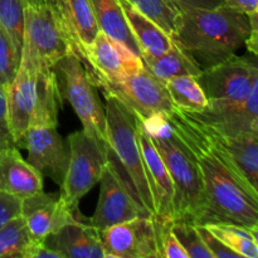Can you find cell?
<instances>
[{
    "label": "cell",
    "instance_id": "6da1fadb",
    "mask_svg": "<svg viewBox=\"0 0 258 258\" xmlns=\"http://www.w3.org/2000/svg\"><path fill=\"white\" fill-rule=\"evenodd\" d=\"M174 134L190 150L201 169L204 184V213L199 224L229 223L258 227V199L253 198L229 173L204 140L191 118L174 108L166 113Z\"/></svg>",
    "mask_w": 258,
    "mask_h": 258
},
{
    "label": "cell",
    "instance_id": "7a4b0ae2",
    "mask_svg": "<svg viewBox=\"0 0 258 258\" xmlns=\"http://www.w3.org/2000/svg\"><path fill=\"white\" fill-rule=\"evenodd\" d=\"M179 9L176 32L171 39L202 71L236 54L249 35L248 15L227 5L214 9Z\"/></svg>",
    "mask_w": 258,
    "mask_h": 258
},
{
    "label": "cell",
    "instance_id": "3957f363",
    "mask_svg": "<svg viewBox=\"0 0 258 258\" xmlns=\"http://www.w3.org/2000/svg\"><path fill=\"white\" fill-rule=\"evenodd\" d=\"M107 161L116 169L134 201L149 216H155L138 134V118L112 96H105Z\"/></svg>",
    "mask_w": 258,
    "mask_h": 258
},
{
    "label": "cell",
    "instance_id": "277c9868",
    "mask_svg": "<svg viewBox=\"0 0 258 258\" xmlns=\"http://www.w3.org/2000/svg\"><path fill=\"white\" fill-rule=\"evenodd\" d=\"M163 158L174 186L173 221L199 224L204 213V184L196 158L174 134L170 122L150 136Z\"/></svg>",
    "mask_w": 258,
    "mask_h": 258
},
{
    "label": "cell",
    "instance_id": "5b68a950",
    "mask_svg": "<svg viewBox=\"0 0 258 258\" xmlns=\"http://www.w3.org/2000/svg\"><path fill=\"white\" fill-rule=\"evenodd\" d=\"M60 98H64L82 122L86 134L107 148L105 106L90 72L76 53L60 58L52 68Z\"/></svg>",
    "mask_w": 258,
    "mask_h": 258
},
{
    "label": "cell",
    "instance_id": "8992f818",
    "mask_svg": "<svg viewBox=\"0 0 258 258\" xmlns=\"http://www.w3.org/2000/svg\"><path fill=\"white\" fill-rule=\"evenodd\" d=\"M73 52L72 43L49 5L24 8V32L20 67L32 72L52 70L55 63Z\"/></svg>",
    "mask_w": 258,
    "mask_h": 258
},
{
    "label": "cell",
    "instance_id": "52a82bcc",
    "mask_svg": "<svg viewBox=\"0 0 258 258\" xmlns=\"http://www.w3.org/2000/svg\"><path fill=\"white\" fill-rule=\"evenodd\" d=\"M70 159L59 197L71 213H78L81 199L101 180L107 165V148L83 130L67 138Z\"/></svg>",
    "mask_w": 258,
    "mask_h": 258
},
{
    "label": "cell",
    "instance_id": "ba28073f",
    "mask_svg": "<svg viewBox=\"0 0 258 258\" xmlns=\"http://www.w3.org/2000/svg\"><path fill=\"white\" fill-rule=\"evenodd\" d=\"M92 80L103 95L112 96L120 101L140 121H145L155 113H168L175 108L165 83L151 75L145 67L118 81L96 77H92Z\"/></svg>",
    "mask_w": 258,
    "mask_h": 258
},
{
    "label": "cell",
    "instance_id": "9c48e42d",
    "mask_svg": "<svg viewBox=\"0 0 258 258\" xmlns=\"http://www.w3.org/2000/svg\"><path fill=\"white\" fill-rule=\"evenodd\" d=\"M194 125L198 127L204 140L216 153L219 160L238 180V183L258 199V135L242 134L237 136H226L212 130L203 122L185 112Z\"/></svg>",
    "mask_w": 258,
    "mask_h": 258
},
{
    "label": "cell",
    "instance_id": "30bf717a",
    "mask_svg": "<svg viewBox=\"0 0 258 258\" xmlns=\"http://www.w3.org/2000/svg\"><path fill=\"white\" fill-rule=\"evenodd\" d=\"M256 55L236 57L202 71L197 77L208 102L241 103L248 97L252 88L258 86Z\"/></svg>",
    "mask_w": 258,
    "mask_h": 258
},
{
    "label": "cell",
    "instance_id": "8fae6325",
    "mask_svg": "<svg viewBox=\"0 0 258 258\" xmlns=\"http://www.w3.org/2000/svg\"><path fill=\"white\" fill-rule=\"evenodd\" d=\"M98 233L103 258H160L153 216L113 224Z\"/></svg>",
    "mask_w": 258,
    "mask_h": 258
},
{
    "label": "cell",
    "instance_id": "7c38bea8",
    "mask_svg": "<svg viewBox=\"0 0 258 258\" xmlns=\"http://www.w3.org/2000/svg\"><path fill=\"white\" fill-rule=\"evenodd\" d=\"M20 148L27 149L28 163L43 176L62 185L67 171L70 150L53 125H30L25 131Z\"/></svg>",
    "mask_w": 258,
    "mask_h": 258
},
{
    "label": "cell",
    "instance_id": "4fadbf2b",
    "mask_svg": "<svg viewBox=\"0 0 258 258\" xmlns=\"http://www.w3.org/2000/svg\"><path fill=\"white\" fill-rule=\"evenodd\" d=\"M98 183L101 184L98 203L93 216L87 219V223L93 228L102 231L138 217H150L136 204L116 169L108 161Z\"/></svg>",
    "mask_w": 258,
    "mask_h": 258
},
{
    "label": "cell",
    "instance_id": "5bb4252c",
    "mask_svg": "<svg viewBox=\"0 0 258 258\" xmlns=\"http://www.w3.org/2000/svg\"><path fill=\"white\" fill-rule=\"evenodd\" d=\"M83 64L92 77L106 81H118L144 68L140 55L101 30L86 50Z\"/></svg>",
    "mask_w": 258,
    "mask_h": 258
},
{
    "label": "cell",
    "instance_id": "9a60e30c",
    "mask_svg": "<svg viewBox=\"0 0 258 258\" xmlns=\"http://www.w3.org/2000/svg\"><path fill=\"white\" fill-rule=\"evenodd\" d=\"M20 216L32 241H44L66 224L85 218L80 212L71 213L60 201L59 193L44 191L23 198Z\"/></svg>",
    "mask_w": 258,
    "mask_h": 258
},
{
    "label": "cell",
    "instance_id": "2e32d148",
    "mask_svg": "<svg viewBox=\"0 0 258 258\" xmlns=\"http://www.w3.org/2000/svg\"><path fill=\"white\" fill-rule=\"evenodd\" d=\"M212 130L226 136L258 135V86L241 103L208 102L202 112H189Z\"/></svg>",
    "mask_w": 258,
    "mask_h": 258
},
{
    "label": "cell",
    "instance_id": "e0dca14e",
    "mask_svg": "<svg viewBox=\"0 0 258 258\" xmlns=\"http://www.w3.org/2000/svg\"><path fill=\"white\" fill-rule=\"evenodd\" d=\"M5 93L10 133L17 148L20 149L23 136L29 127L37 108V72H32L19 66L14 80L5 88Z\"/></svg>",
    "mask_w": 258,
    "mask_h": 258
},
{
    "label": "cell",
    "instance_id": "ac0fdd59",
    "mask_svg": "<svg viewBox=\"0 0 258 258\" xmlns=\"http://www.w3.org/2000/svg\"><path fill=\"white\" fill-rule=\"evenodd\" d=\"M138 134L140 141L141 154H143L145 174L153 196L155 216L164 219H171L174 217V186L170 174L164 163L163 158L156 150L150 136L141 128L138 120Z\"/></svg>",
    "mask_w": 258,
    "mask_h": 258
},
{
    "label": "cell",
    "instance_id": "d6986e66",
    "mask_svg": "<svg viewBox=\"0 0 258 258\" xmlns=\"http://www.w3.org/2000/svg\"><path fill=\"white\" fill-rule=\"evenodd\" d=\"M49 248L62 258H103L100 233L87 223V218L68 223L44 239Z\"/></svg>",
    "mask_w": 258,
    "mask_h": 258
},
{
    "label": "cell",
    "instance_id": "ffe728a7",
    "mask_svg": "<svg viewBox=\"0 0 258 258\" xmlns=\"http://www.w3.org/2000/svg\"><path fill=\"white\" fill-rule=\"evenodd\" d=\"M0 191L20 199L43 191V175L15 146L0 150Z\"/></svg>",
    "mask_w": 258,
    "mask_h": 258
},
{
    "label": "cell",
    "instance_id": "44dd1931",
    "mask_svg": "<svg viewBox=\"0 0 258 258\" xmlns=\"http://www.w3.org/2000/svg\"><path fill=\"white\" fill-rule=\"evenodd\" d=\"M118 3L140 50V57H158L173 45L170 35L143 13L139 12L127 0H118Z\"/></svg>",
    "mask_w": 258,
    "mask_h": 258
},
{
    "label": "cell",
    "instance_id": "7402d4cb",
    "mask_svg": "<svg viewBox=\"0 0 258 258\" xmlns=\"http://www.w3.org/2000/svg\"><path fill=\"white\" fill-rule=\"evenodd\" d=\"M67 25L73 49L83 63L86 50L100 30L90 0H67Z\"/></svg>",
    "mask_w": 258,
    "mask_h": 258
},
{
    "label": "cell",
    "instance_id": "603a6c76",
    "mask_svg": "<svg viewBox=\"0 0 258 258\" xmlns=\"http://www.w3.org/2000/svg\"><path fill=\"white\" fill-rule=\"evenodd\" d=\"M90 3L101 32L140 55V50L126 23L118 0H90Z\"/></svg>",
    "mask_w": 258,
    "mask_h": 258
},
{
    "label": "cell",
    "instance_id": "cb8c5ba5",
    "mask_svg": "<svg viewBox=\"0 0 258 258\" xmlns=\"http://www.w3.org/2000/svg\"><path fill=\"white\" fill-rule=\"evenodd\" d=\"M141 59H143L144 67L164 83L178 76L190 75L198 77L202 72L193 58L174 42L173 45L163 54L158 57L146 55V57H141Z\"/></svg>",
    "mask_w": 258,
    "mask_h": 258
},
{
    "label": "cell",
    "instance_id": "d4e9b609",
    "mask_svg": "<svg viewBox=\"0 0 258 258\" xmlns=\"http://www.w3.org/2000/svg\"><path fill=\"white\" fill-rule=\"evenodd\" d=\"M165 86L173 105L184 112H202L208 106V98L196 76L173 77Z\"/></svg>",
    "mask_w": 258,
    "mask_h": 258
},
{
    "label": "cell",
    "instance_id": "484cf974",
    "mask_svg": "<svg viewBox=\"0 0 258 258\" xmlns=\"http://www.w3.org/2000/svg\"><path fill=\"white\" fill-rule=\"evenodd\" d=\"M204 226L232 251L238 253L241 258L258 257V227L247 228L238 224L229 223H208Z\"/></svg>",
    "mask_w": 258,
    "mask_h": 258
},
{
    "label": "cell",
    "instance_id": "4316f807",
    "mask_svg": "<svg viewBox=\"0 0 258 258\" xmlns=\"http://www.w3.org/2000/svg\"><path fill=\"white\" fill-rule=\"evenodd\" d=\"M127 2L145 17L158 24L170 37L175 34L180 9L173 0H127Z\"/></svg>",
    "mask_w": 258,
    "mask_h": 258
},
{
    "label": "cell",
    "instance_id": "83f0119b",
    "mask_svg": "<svg viewBox=\"0 0 258 258\" xmlns=\"http://www.w3.org/2000/svg\"><path fill=\"white\" fill-rule=\"evenodd\" d=\"M32 241L22 216H18L0 228V258H23Z\"/></svg>",
    "mask_w": 258,
    "mask_h": 258
},
{
    "label": "cell",
    "instance_id": "f1b7e54d",
    "mask_svg": "<svg viewBox=\"0 0 258 258\" xmlns=\"http://www.w3.org/2000/svg\"><path fill=\"white\" fill-rule=\"evenodd\" d=\"M24 8L23 0H0V27L10 38L19 57L24 32Z\"/></svg>",
    "mask_w": 258,
    "mask_h": 258
},
{
    "label": "cell",
    "instance_id": "f546056e",
    "mask_svg": "<svg viewBox=\"0 0 258 258\" xmlns=\"http://www.w3.org/2000/svg\"><path fill=\"white\" fill-rule=\"evenodd\" d=\"M173 232L188 258H213L202 239L197 224L186 221H173Z\"/></svg>",
    "mask_w": 258,
    "mask_h": 258
},
{
    "label": "cell",
    "instance_id": "4dcf8cb0",
    "mask_svg": "<svg viewBox=\"0 0 258 258\" xmlns=\"http://www.w3.org/2000/svg\"><path fill=\"white\" fill-rule=\"evenodd\" d=\"M153 222L160 258H188V254L174 234L173 221L153 216Z\"/></svg>",
    "mask_w": 258,
    "mask_h": 258
},
{
    "label": "cell",
    "instance_id": "1f68e13d",
    "mask_svg": "<svg viewBox=\"0 0 258 258\" xmlns=\"http://www.w3.org/2000/svg\"><path fill=\"white\" fill-rule=\"evenodd\" d=\"M20 57L12 40L0 27V86L7 88L14 80L19 68Z\"/></svg>",
    "mask_w": 258,
    "mask_h": 258
},
{
    "label": "cell",
    "instance_id": "d6a6232c",
    "mask_svg": "<svg viewBox=\"0 0 258 258\" xmlns=\"http://www.w3.org/2000/svg\"><path fill=\"white\" fill-rule=\"evenodd\" d=\"M198 227V231L201 233L202 239L206 243L207 248L209 249V252L212 253L213 258H241L238 253H236L234 251H232L228 246L223 243L221 239L217 238L213 233L207 229L206 226H201V224H197Z\"/></svg>",
    "mask_w": 258,
    "mask_h": 258
},
{
    "label": "cell",
    "instance_id": "836d02e7",
    "mask_svg": "<svg viewBox=\"0 0 258 258\" xmlns=\"http://www.w3.org/2000/svg\"><path fill=\"white\" fill-rule=\"evenodd\" d=\"M15 146L14 139L10 133L9 120H8V107H7V93L5 88L0 86V150Z\"/></svg>",
    "mask_w": 258,
    "mask_h": 258
},
{
    "label": "cell",
    "instance_id": "e575fe53",
    "mask_svg": "<svg viewBox=\"0 0 258 258\" xmlns=\"http://www.w3.org/2000/svg\"><path fill=\"white\" fill-rule=\"evenodd\" d=\"M22 199L0 191V228L15 217L20 216Z\"/></svg>",
    "mask_w": 258,
    "mask_h": 258
},
{
    "label": "cell",
    "instance_id": "d590c367",
    "mask_svg": "<svg viewBox=\"0 0 258 258\" xmlns=\"http://www.w3.org/2000/svg\"><path fill=\"white\" fill-rule=\"evenodd\" d=\"M23 258H62V256L49 248L44 241H30Z\"/></svg>",
    "mask_w": 258,
    "mask_h": 258
},
{
    "label": "cell",
    "instance_id": "8d00e7d4",
    "mask_svg": "<svg viewBox=\"0 0 258 258\" xmlns=\"http://www.w3.org/2000/svg\"><path fill=\"white\" fill-rule=\"evenodd\" d=\"M249 20V35L246 39L244 44L247 45V49L252 55L257 57V47H258V12H253L248 14Z\"/></svg>",
    "mask_w": 258,
    "mask_h": 258
},
{
    "label": "cell",
    "instance_id": "74e56055",
    "mask_svg": "<svg viewBox=\"0 0 258 258\" xmlns=\"http://www.w3.org/2000/svg\"><path fill=\"white\" fill-rule=\"evenodd\" d=\"M178 8H198V9H214L224 5L223 0H173Z\"/></svg>",
    "mask_w": 258,
    "mask_h": 258
},
{
    "label": "cell",
    "instance_id": "f35d334b",
    "mask_svg": "<svg viewBox=\"0 0 258 258\" xmlns=\"http://www.w3.org/2000/svg\"><path fill=\"white\" fill-rule=\"evenodd\" d=\"M224 5L236 9L244 14H251L253 12H258V0H223Z\"/></svg>",
    "mask_w": 258,
    "mask_h": 258
},
{
    "label": "cell",
    "instance_id": "ab89813d",
    "mask_svg": "<svg viewBox=\"0 0 258 258\" xmlns=\"http://www.w3.org/2000/svg\"><path fill=\"white\" fill-rule=\"evenodd\" d=\"M53 8H54V13H55V17H57L58 22L60 23V25H62L66 35H67L68 39H70V42H71L70 32H68V25H67V0H53Z\"/></svg>",
    "mask_w": 258,
    "mask_h": 258
},
{
    "label": "cell",
    "instance_id": "60d3db41",
    "mask_svg": "<svg viewBox=\"0 0 258 258\" xmlns=\"http://www.w3.org/2000/svg\"><path fill=\"white\" fill-rule=\"evenodd\" d=\"M23 2H24L25 7H28V5H49L54 10V8H53V0H23Z\"/></svg>",
    "mask_w": 258,
    "mask_h": 258
}]
</instances>
